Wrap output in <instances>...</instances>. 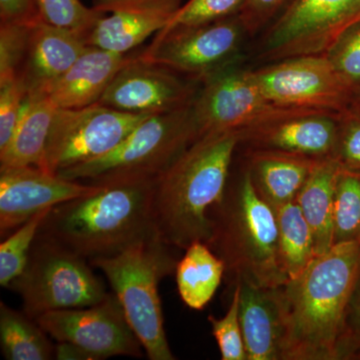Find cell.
I'll return each instance as SVG.
<instances>
[{
    "instance_id": "cell-1",
    "label": "cell",
    "mask_w": 360,
    "mask_h": 360,
    "mask_svg": "<svg viewBox=\"0 0 360 360\" xmlns=\"http://www.w3.org/2000/svg\"><path fill=\"white\" fill-rule=\"evenodd\" d=\"M360 276V240L333 245L300 276L279 286L283 360H338L347 303Z\"/></svg>"
},
{
    "instance_id": "cell-2",
    "label": "cell",
    "mask_w": 360,
    "mask_h": 360,
    "mask_svg": "<svg viewBox=\"0 0 360 360\" xmlns=\"http://www.w3.org/2000/svg\"><path fill=\"white\" fill-rule=\"evenodd\" d=\"M240 141V131L203 135L155 180L153 224L168 245L186 250L207 243L208 212L224 196Z\"/></svg>"
},
{
    "instance_id": "cell-3",
    "label": "cell",
    "mask_w": 360,
    "mask_h": 360,
    "mask_svg": "<svg viewBox=\"0 0 360 360\" xmlns=\"http://www.w3.org/2000/svg\"><path fill=\"white\" fill-rule=\"evenodd\" d=\"M153 184L155 180L101 186L54 206L39 236L89 260L117 255L158 234L151 207Z\"/></svg>"
},
{
    "instance_id": "cell-4",
    "label": "cell",
    "mask_w": 360,
    "mask_h": 360,
    "mask_svg": "<svg viewBox=\"0 0 360 360\" xmlns=\"http://www.w3.org/2000/svg\"><path fill=\"white\" fill-rule=\"evenodd\" d=\"M207 245L222 260L231 283L278 288L288 283L279 257L276 210L258 194L245 163L229 174L221 200L208 212Z\"/></svg>"
},
{
    "instance_id": "cell-5",
    "label": "cell",
    "mask_w": 360,
    "mask_h": 360,
    "mask_svg": "<svg viewBox=\"0 0 360 360\" xmlns=\"http://www.w3.org/2000/svg\"><path fill=\"white\" fill-rule=\"evenodd\" d=\"M160 236L139 241L112 257L89 264L101 269L122 304L130 328L150 360H174L168 345L158 285L177 262Z\"/></svg>"
},
{
    "instance_id": "cell-6",
    "label": "cell",
    "mask_w": 360,
    "mask_h": 360,
    "mask_svg": "<svg viewBox=\"0 0 360 360\" xmlns=\"http://www.w3.org/2000/svg\"><path fill=\"white\" fill-rule=\"evenodd\" d=\"M198 137L191 103L149 115L111 153L58 175L98 186L155 180Z\"/></svg>"
},
{
    "instance_id": "cell-7",
    "label": "cell",
    "mask_w": 360,
    "mask_h": 360,
    "mask_svg": "<svg viewBox=\"0 0 360 360\" xmlns=\"http://www.w3.org/2000/svg\"><path fill=\"white\" fill-rule=\"evenodd\" d=\"M7 288L20 295L23 312L33 319L56 310L91 307L108 295L86 258L39 234L25 271Z\"/></svg>"
},
{
    "instance_id": "cell-8",
    "label": "cell",
    "mask_w": 360,
    "mask_h": 360,
    "mask_svg": "<svg viewBox=\"0 0 360 360\" xmlns=\"http://www.w3.org/2000/svg\"><path fill=\"white\" fill-rule=\"evenodd\" d=\"M193 108L200 137L214 132L243 131L293 116L324 112L271 103L258 86L252 70L241 68L239 61L201 80Z\"/></svg>"
},
{
    "instance_id": "cell-9",
    "label": "cell",
    "mask_w": 360,
    "mask_h": 360,
    "mask_svg": "<svg viewBox=\"0 0 360 360\" xmlns=\"http://www.w3.org/2000/svg\"><path fill=\"white\" fill-rule=\"evenodd\" d=\"M359 23L360 0H291L265 30L259 58L276 63L326 53Z\"/></svg>"
},
{
    "instance_id": "cell-10",
    "label": "cell",
    "mask_w": 360,
    "mask_h": 360,
    "mask_svg": "<svg viewBox=\"0 0 360 360\" xmlns=\"http://www.w3.org/2000/svg\"><path fill=\"white\" fill-rule=\"evenodd\" d=\"M149 115L124 112L101 103L58 108L47 141L44 169L58 174L103 158Z\"/></svg>"
},
{
    "instance_id": "cell-11",
    "label": "cell",
    "mask_w": 360,
    "mask_h": 360,
    "mask_svg": "<svg viewBox=\"0 0 360 360\" xmlns=\"http://www.w3.org/2000/svg\"><path fill=\"white\" fill-rule=\"evenodd\" d=\"M252 75L264 96L284 108L341 115L354 108L359 96L326 54L283 59L252 70Z\"/></svg>"
},
{
    "instance_id": "cell-12",
    "label": "cell",
    "mask_w": 360,
    "mask_h": 360,
    "mask_svg": "<svg viewBox=\"0 0 360 360\" xmlns=\"http://www.w3.org/2000/svg\"><path fill=\"white\" fill-rule=\"evenodd\" d=\"M245 37L238 14L206 25L161 30L139 56L200 82L240 60Z\"/></svg>"
},
{
    "instance_id": "cell-13",
    "label": "cell",
    "mask_w": 360,
    "mask_h": 360,
    "mask_svg": "<svg viewBox=\"0 0 360 360\" xmlns=\"http://www.w3.org/2000/svg\"><path fill=\"white\" fill-rule=\"evenodd\" d=\"M35 321L58 342L73 343L96 360L143 356L141 341L115 295L108 293L103 302L91 307L46 312Z\"/></svg>"
},
{
    "instance_id": "cell-14",
    "label": "cell",
    "mask_w": 360,
    "mask_h": 360,
    "mask_svg": "<svg viewBox=\"0 0 360 360\" xmlns=\"http://www.w3.org/2000/svg\"><path fill=\"white\" fill-rule=\"evenodd\" d=\"M200 85L167 66L130 56L98 103L136 115L168 112L193 103Z\"/></svg>"
},
{
    "instance_id": "cell-15",
    "label": "cell",
    "mask_w": 360,
    "mask_h": 360,
    "mask_svg": "<svg viewBox=\"0 0 360 360\" xmlns=\"http://www.w3.org/2000/svg\"><path fill=\"white\" fill-rule=\"evenodd\" d=\"M99 187L39 167H0V234L4 238L37 213L96 193Z\"/></svg>"
},
{
    "instance_id": "cell-16",
    "label": "cell",
    "mask_w": 360,
    "mask_h": 360,
    "mask_svg": "<svg viewBox=\"0 0 360 360\" xmlns=\"http://www.w3.org/2000/svg\"><path fill=\"white\" fill-rule=\"evenodd\" d=\"M184 0H94L104 13L86 39L87 45L127 54L169 25Z\"/></svg>"
},
{
    "instance_id": "cell-17",
    "label": "cell",
    "mask_w": 360,
    "mask_h": 360,
    "mask_svg": "<svg viewBox=\"0 0 360 360\" xmlns=\"http://www.w3.org/2000/svg\"><path fill=\"white\" fill-rule=\"evenodd\" d=\"M340 115L314 112L240 131L239 146L281 151L314 160L335 158Z\"/></svg>"
},
{
    "instance_id": "cell-18",
    "label": "cell",
    "mask_w": 360,
    "mask_h": 360,
    "mask_svg": "<svg viewBox=\"0 0 360 360\" xmlns=\"http://www.w3.org/2000/svg\"><path fill=\"white\" fill-rule=\"evenodd\" d=\"M236 283L240 285L239 319L248 360H283L285 326L279 286Z\"/></svg>"
},
{
    "instance_id": "cell-19",
    "label": "cell",
    "mask_w": 360,
    "mask_h": 360,
    "mask_svg": "<svg viewBox=\"0 0 360 360\" xmlns=\"http://www.w3.org/2000/svg\"><path fill=\"white\" fill-rule=\"evenodd\" d=\"M86 39L77 32L40 20L32 26L30 44L20 75L28 94H47L52 85L84 53Z\"/></svg>"
},
{
    "instance_id": "cell-20",
    "label": "cell",
    "mask_w": 360,
    "mask_h": 360,
    "mask_svg": "<svg viewBox=\"0 0 360 360\" xmlns=\"http://www.w3.org/2000/svg\"><path fill=\"white\" fill-rule=\"evenodd\" d=\"M129 58L127 54L89 45L70 70L52 85L47 96L58 108H80L98 103Z\"/></svg>"
},
{
    "instance_id": "cell-21",
    "label": "cell",
    "mask_w": 360,
    "mask_h": 360,
    "mask_svg": "<svg viewBox=\"0 0 360 360\" xmlns=\"http://www.w3.org/2000/svg\"><path fill=\"white\" fill-rule=\"evenodd\" d=\"M319 160L266 149L245 153L253 186L274 210L296 200Z\"/></svg>"
},
{
    "instance_id": "cell-22",
    "label": "cell",
    "mask_w": 360,
    "mask_h": 360,
    "mask_svg": "<svg viewBox=\"0 0 360 360\" xmlns=\"http://www.w3.org/2000/svg\"><path fill=\"white\" fill-rule=\"evenodd\" d=\"M58 108L47 94H28L13 136L0 151V167L44 169L47 141Z\"/></svg>"
},
{
    "instance_id": "cell-23",
    "label": "cell",
    "mask_w": 360,
    "mask_h": 360,
    "mask_svg": "<svg viewBox=\"0 0 360 360\" xmlns=\"http://www.w3.org/2000/svg\"><path fill=\"white\" fill-rule=\"evenodd\" d=\"M340 168L335 158L319 160L296 198L311 229L316 257L333 246V193Z\"/></svg>"
},
{
    "instance_id": "cell-24",
    "label": "cell",
    "mask_w": 360,
    "mask_h": 360,
    "mask_svg": "<svg viewBox=\"0 0 360 360\" xmlns=\"http://www.w3.org/2000/svg\"><path fill=\"white\" fill-rule=\"evenodd\" d=\"M226 272L221 259L203 241H196L177 262L174 274L180 298L189 309L202 310L217 293Z\"/></svg>"
},
{
    "instance_id": "cell-25",
    "label": "cell",
    "mask_w": 360,
    "mask_h": 360,
    "mask_svg": "<svg viewBox=\"0 0 360 360\" xmlns=\"http://www.w3.org/2000/svg\"><path fill=\"white\" fill-rule=\"evenodd\" d=\"M37 321L0 302V345L8 360H49L56 347Z\"/></svg>"
},
{
    "instance_id": "cell-26",
    "label": "cell",
    "mask_w": 360,
    "mask_h": 360,
    "mask_svg": "<svg viewBox=\"0 0 360 360\" xmlns=\"http://www.w3.org/2000/svg\"><path fill=\"white\" fill-rule=\"evenodd\" d=\"M274 210L278 225L279 257L288 279H292L316 257L314 236L296 201Z\"/></svg>"
},
{
    "instance_id": "cell-27",
    "label": "cell",
    "mask_w": 360,
    "mask_h": 360,
    "mask_svg": "<svg viewBox=\"0 0 360 360\" xmlns=\"http://www.w3.org/2000/svg\"><path fill=\"white\" fill-rule=\"evenodd\" d=\"M360 240V172L340 168L333 193V245Z\"/></svg>"
},
{
    "instance_id": "cell-28",
    "label": "cell",
    "mask_w": 360,
    "mask_h": 360,
    "mask_svg": "<svg viewBox=\"0 0 360 360\" xmlns=\"http://www.w3.org/2000/svg\"><path fill=\"white\" fill-rule=\"evenodd\" d=\"M51 208L37 213L6 236L0 245V285L8 288L25 271L42 222Z\"/></svg>"
},
{
    "instance_id": "cell-29",
    "label": "cell",
    "mask_w": 360,
    "mask_h": 360,
    "mask_svg": "<svg viewBox=\"0 0 360 360\" xmlns=\"http://www.w3.org/2000/svg\"><path fill=\"white\" fill-rule=\"evenodd\" d=\"M40 18L49 25L77 32L87 39L104 13L80 0H37Z\"/></svg>"
},
{
    "instance_id": "cell-30",
    "label": "cell",
    "mask_w": 360,
    "mask_h": 360,
    "mask_svg": "<svg viewBox=\"0 0 360 360\" xmlns=\"http://www.w3.org/2000/svg\"><path fill=\"white\" fill-rule=\"evenodd\" d=\"M232 285L233 291L226 314L222 319H215L213 315H210L208 321L212 326V335L219 345L222 360H248L239 319L240 285L238 283Z\"/></svg>"
},
{
    "instance_id": "cell-31",
    "label": "cell",
    "mask_w": 360,
    "mask_h": 360,
    "mask_svg": "<svg viewBox=\"0 0 360 360\" xmlns=\"http://www.w3.org/2000/svg\"><path fill=\"white\" fill-rule=\"evenodd\" d=\"M32 25L0 23V84L20 77Z\"/></svg>"
},
{
    "instance_id": "cell-32",
    "label": "cell",
    "mask_w": 360,
    "mask_h": 360,
    "mask_svg": "<svg viewBox=\"0 0 360 360\" xmlns=\"http://www.w3.org/2000/svg\"><path fill=\"white\" fill-rule=\"evenodd\" d=\"M245 2V0H188L163 30L206 25L238 15Z\"/></svg>"
},
{
    "instance_id": "cell-33",
    "label": "cell",
    "mask_w": 360,
    "mask_h": 360,
    "mask_svg": "<svg viewBox=\"0 0 360 360\" xmlns=\"http://www.w3.org/2000/svg\"><path fill=\"white\" fill-rule=\"evenodd\" d=\"M342 79L360 89V23L352 26L324 53Z\"/></svg>"
},
{
    "instance_id": "cell-34",
    "label": "cell",
    "mask_w": 360,
    "mask_h": 360,
    "mask_svg": "<svg viewBox=\"0 0 360 360\" xmlns=\"http://www.w3.org/2000/svg\"><path fill=\"white\" fill-rule=\"evenodd\" d=\"M27 96V86L21 75L0 84V151L11 141Z\"/></svg>"
},
{
    "instance_id": "cell-35",
    "label": "cell",
    "mask_w": 360,
    "mask_h": 360,
    "mask_svg": "<svg viewBox=\"0 0 360 360\" xmlns=\"http://www.w3.org/2000/svg\"><path fill=\"white\" fill-rule=\"evenodd\" d=\"M336 359L360 360V276L343 316L336 345Z\"/></svg>"
},
{
    "instance_id": "cell-36",
    "label": "cell",
    "mask_w": 360,
    "mask_h": 360,
    "mask_svg": "<svg viewBox=\"0 0 360 360\" xmlns=\"http://www.w3.org/2000/svg\"><path fill=\"white\" fill-rule=\"evenodd\" d=\"M340 122L335 160L341 168L360 172V113L352 108L340 115Z\"/></svg>"
},
{
    "instance_id": "cell-37",
    "label": "cell",
    "mask_w": 360,
    "mask_h": 360,
    "mask_svg": "<svg viewBox=\"0 0 360 360\" xmlns=\"http://www.w3.org/2000/svg\"><path fill=\"white\" fill-rule=\"evenodd\" d=\"M291 0H245L239 18L248 37H255L266 30L283 13Z\"/></svg>"
},
{
    "instance_id": "cell-38",
    "label": "cell",
    "mask_w": 360,
    "mask_h": 360,
    "mask_svg": "<svg viewBox=\"0 0 360 360\" xmlns=\"http://www.w3.org/2000/svg\"><path fill=\"white\" fill-rule=\"evenodd\" d=\"M40 20L37 0H0V23L32 25Z\"/></svg>"
},
{
    "instance_id": "cell-39",
    "label": "cell",
    "mask_w": 360,
    "mask_h": 360,
    "mask_svg": "<svg viewBox=\"0 0 360 360\" xmlns=\"http://www.w3.org/2000/svg\"><path fill=\"white\" fill-rule=\"evenodd\" d=\"M54 359L59 360H96L82 347L70 342H58L56 345Z\"/></svg>"
},
{
    "instance_id": "cell-40",
    "label": "cell",
    "mask_w": 360,
    "mask_h": 360,
    "mask_svg": "<svg viewBox=\"0 0 360 360\" xmlns=\"http://www.w3.org/2000/svg\"><path fill=\"white\" fill-rule=\"evenodd\" d=\"M354 110H356L357 112L360 113V96H359V98H357L356 103L354 104Z\"/></svg>"
}]
</instances>
